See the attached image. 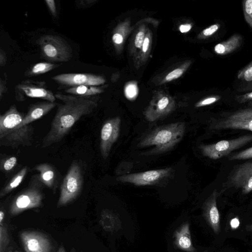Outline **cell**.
<instances>
[{
  "label": "cell",
  "instance_id": "obj_46",
  "mask_svg": "<svg viewBox=\"0 0 252 252\" xmlns=\"http://www.w3.org/2000/svg\"><path fill=\"white\" fill-rule=\"evenodd\" d=\"M57 252H66L63 245H61L58 249Z\"/></svg>",
  "mask_w": 252,
  "mask_h": 252
},
{
  "label": "cell",
  "instance_id": "obj_4",
  "mask_svg": "<svg viewBox=\"0 0 252 252\" xmlns=\"http://www.w3.org/2000/svg\"><path fill=\"white\" fill-rule=\"evenodd\" d=\"M84 173L83 164L73 161L60 186L58 207L66 205L79 197L83 188Z\"/></svg>",
  "mask_w": 252,
  "mask_h": 252
},
{
  "label": "cell",
  "instance_id": "obj_15",
  "mask_svg": "<svg viewBox=\"0 0 252 252\" xmlns=\"http://www.w3.org/2000/svg\"><path fill=\"white\" fill-rule=\"evenodd\" d=\"M219 195L217 190H214L204 202L202 209L203 215L206 221L216 234L220 231V214L217 200Z\"/></svg>",
  "mask_w": 252,
  "mask_h": 252
},
{
  "label": "cell",
  "instance_id": "obj_16",
  "mask_svg": "<svg viewBox=\"0 0 252 252\" xmlns=\"http://www.w3.org/2000/svg\"><path fill=\"white\" fill-rule=\"evenodd\" d=\"M25 115L19 112L15 105H11L0 116V139L15 129L22 122Z\"/></svg>",
  "mask_w": 252,
  "mask_h": 252
},
{
  "label": "cell",
  "instance_id": "obj_31",
  "mask_svg": "<svg viewBox=\"0 0 252 252\" xmlns=\"http://www.w3.org/2000/svg\"><path fill=\"white\" fill-rule=\"evenodd\" d=\"M220 25L216 23L204 29L202 32V35L204 37L210 36L216 32L220 29Z\"/></svg>",
  "mask_w": 252,
  "mask_h": 252
},
{
  "label": "cell",
  "instance_id": "obj_40",
  "mask_svg": "<svg viewBox=\"0 0 252 252\" xmlns=\"http://www.w3.org/2000/svg\"><path fill=\"white\" fill-rule=\"evenodd\" d=\"M6 80L0 79V98H2V95L6 91Z\"/></svg>",
  "mask_w": 252,
  "mask_h": 252
},
{
  "label": "cell",
  "instance_id": "obj_36",
  "mask_svg": "<svg viewBox=\"0 0 252 252\" xmlns=\"http://www.w3.org/2000/svg\"><path fill=\"white\" fill-rule=\"evenodd\" d=\"M45 2L51 14L56 17L57 16V11L55 1L54 0H46Z\"/></svg>",
  "mask_w": 252,
  "mask_h": 252
},
{
  "label": "cell",
  "instance_id": "obj_9",
  "mask_svg": "<svg viewBox=\"0 0 252 252\" xmlns=\"http://www.w3.org/2000/svg\"><path fill=\"white\" fill-rule=\"evenodd\" d=\"M172 172V168L168 167L125 174L118 177L116 180L122 183H128L137 186L156 185L167 180Z\"/></svg>",
  "mask_w": 252,
  "mask_h": 252
},
{
  "label": "cell",
  "instance_id": "obj_13",
  "mask_svg": "<svg viewBox=\"0 0 252 252\" xmlns=\"http://www.w3.org/2000/svg\"><path fill=\"white\" fill-rule=\"evenodd\" d=\"M20 237L26 252H52V245L44 234L33 231H24Z\"/></svg>",
  "mask_w": 252,
  "mask_h": 252
},
{
  "label": "cell",
  "instance_id": "obj_21",
  "mask_svg": "<svg viewBox=\"0 0 252 252\" xmlns=\"http://www.w3.org/2000/svg\"><path fill=\"white\" fill-rule=\"evenodd\" d=\"M99 223L104 230L109 232L117 231L121 225L119 216L108 209L103 210L101 212Z\"/></svg>",
  "mask_w": 252,
  "mask_h": 252
},
{
  "label": "cell",
  "instance_id": "obj_43",
  "mask_svg": "<svg viewBox=\"0 0 252 252\" xmlns=\"http://www.w3.org/2000/svg\"><path fill=\"white\" fill-rule=\"evenodd\" d=\"M149 44V39L148 37H146L144 39V42L143 44L142 49L144 52H146L148 49Z\"/></svg>",
  "mask_w": 252,
  "mask_h": 252
},
{
  "label": "cell",
  "instance_id": "obj_30",
  "mask_svg": "<svg viewBox=\"0 0 252 252\" xmlns=\"http://www.w3.org/2000/svg\"><path fill=\"white\" fill-rule=\"evenodd\" d=\"M221 98L220 95H214L207 97L200 101L198 102L196 104V107H202L213 104Z\"/></svg>",
  "mask_w": 252,
  "mask_h": 252
},
{
  "label": "cell",
  "instance_id": "obj_6",
  "mask_svg": "<svg viewBox=\"0 0 252 252\" xmlns=\"http://www.w3.org/2000/svg\"><path fill=\"white\" fill-rule=\"evenodd\" d=\"M252 141V134H247L237 138L222 140L216 143L199 146V149L206 157L218 159L229 155L233 151Z\"/></svg>",
  "mask_w": 252,
  "mask_h": 252
},
{
  "label": "cell",
  "instance_id": "obj_20",
  "mask_svg": "<svg viewBox=\"0 0 252 252\" xmlns=\"http://www.w3.org/2000/svg\"><path fill=\"white\" fill-rule=\"evenodd\" d=\"M242 42L241 35L234 34L226 40L216 44L214 47V51L216 54L222 56L230 54L237 49Z\"/></svg>",
  "mask_w": 252,
  "mask_h": 252
},
{
  "label": "cell",
  "instance_id": "obj_47",
  "mask_svg": "<svg viewBox=\"0 0 252 252\" xmlns=\"http://www.w3.org/2000/svg\"></svg>",
  "mask_w": 252,
  "mask_h": 252
},
{
  "label": "cell",
  "instance_id": "obj_17",
  "mask_svg": "<svg viewBox=\"0 0 252 252\" xmlns=\"http://www.w3.org/2000/svg\"><path fill=\"white\" fill-rule=\"evenodd\" d=\"M33 170L38 172L39 179L45 187L56 193L59 185V172L56 168L49 163H41L35 165Z\"/></svg>",
  "mask_w": 252,
  "mask_h": 252
},
{
  "label": "cell",
  "instance_id": "obj_23",
  "mask_svg": "<svg viewBox=\"0 0 252 252\" xmlns=\"http://www.w3.org/2000/svg\"><path fill=\"white\" fill-rule=\"evenodd\" d=\"M69 94L83 97H90L103 92L102 86L84 85L69 87L64 90Z\"/></svg>",
  "mask_w": 252,
  "mask_h": 252
},
{
  "label": "cell",
  "instance_id": "obj_12",
  "mask_svg": "<svg viewBox=\"0 0 252 252\" xmlns=\"http://www.w3.org/2000/svg\"><path fill=\"white\" fill-rule=\"evenodd\" d=\"M58 84L68 88L84 86H100L105 82L100 75L93 73H62L52 77Z\"/></svg>",
  "mask_w": 252,
  "mask_h": 252
},
{
  "label": "cell",
  "instance_id": "obj_32",
  "mask_svg": "<svg viewBox=\"0 0 252 252\" xmlns=\"http://www.w3.org/2000/svg\"><path fill=\"white\" fill-rule=\"evenodd\" d=\"M137 89L136 86L133 84H130L126 88V95L129 99L134 98L137 94Z\"/></svg>",
  "mask_w": 252,
  "mask_h": 252
},
{
  "label": "cell",
  "instance_id": "obj_14",
  "mask_svg": "<svg viewBox=\"0 0 252 252\" xmlns=\"http://www.w3.org/2000/svg\"><path fill=\"white\" fill-rule=\"evenodd\" d=\"M33 128L30 125H26L16 128L13 131L0 139L1 146L10 147L13 148L19 146H29L33 141Z\"/></svg>",
  "mask_w": 252,
  "mask_h": 252
},
{
  "label": "cell",
  "instance_id": "obj_3",
  "mask_svg": "<svg viewBox=\"0 0 252 252\" xmlns=\"http://www.w3.org/2000/svg\"><path fill=\"white\" fill-rule=\"evenodd\" d=\"M44 187L38 174L33 175L28 186L13 198L9 207L10 214L15 216L27 210L41 207L44 197Z\"/></svg>",
  "mask_w": 252,
  "mask_h": 252
},
{
  "label": "cell",
  "instance_id": "obj_5",
  "mask_svg": "<svg viewBox=\"0 0 252 252\" xmlns=\"http://www.w3.org/2000/svg\"><path fill=\"white\" fill-rule=\"evenodd\" d=\"M36 42L40 48L41 56L49 62H66L72 57L71 47L60 36L44 34Z\"/></svg>",
  "mask_w": 252,
  "mask_h": 252
},
{
  "label": "cell",
  "instance_id": "obj_25",
  "mask_svg": "<svg viewBox=\"0 0 252 252\" xmlns=\"http://www.w3.org/2000/svg\"><path fill=\"white\" fill-rule=\"evenodd\" d=\"M18 163V159L16 156H6L1 158L0 169L5 175L10 173L16 167Z\"/></svg>",
  "mask_w": 252,
  "mask_h": 252
},
{
  "label": "cell",
  "instance_id": "obj_29",
  "mask_svg": "<svg viewBox=\"0 0 252 252\" xmlns=\"http://www.w3.org/2000/svg\"><path fill=\"white\" fill-rule=\"evenodd\" d=\"M252 159V147L231 155L230 160H240Z\"/></svg>",
  "mask_w": 252,
  "mask_h": 252
},
{
  "label": "cell",
  "instance_id": "obj_26",
  "mask_svg": "<svg viewBox=\"0 0 252 252\" xmlns=\"http://www.w3.org/2000/svg\"><path fill=\"white\" fill-rule=\"evenodd\" d=\"M9 242V237L5 224L0 222V252H4Z\"/></svg>",
  "mask_w": 252,
  "mask_h": 252
},
{
  "label": "cell",
  "instance_id": "obj_39",
  "mask_svg": "<svg viewBox=\"0 0 252 252\" xmlns=\"http://www.w3.org/2000/svg\"><path fill=\"white\" fill-rule=\"evenodd\" d=\"M240 220L238 217H234L231 219L230 222V226L232 229H237L240 225Z\"/></svg>",
  "mask_w": 252,
  "mask_h": 252
},
{
  "label": "cell",
  "instance_id": "obj_44",
  "mask_svg": "<svg viewBox=\"0 0 252 252\" xmlns=\"http://www.w3.org/2000/svg\"><path fill=\"white\" fill-rule=\"evenodd\" d=\"M5 214L4 211L1 209L0 211V222H3L4 219Z\"/></svg>",
  "mask_w": 252,
  "mask_h": 252
},
{
  "label": "cell",
  "instance_id": "obj_28",
  "mask_svg": "<svg viewBox=\"0 0 252 252\" xmlns=\"http://www.w3.org/2000/svg\"><path fill=\"white\" fill-rule=\"evenodd\" d=\"M237 78L246 82L252 81V62L239 71Z\"/></svg>",
  "mask_w": 252,
  "mask_h": 252
},
{
  "label": "cell",
  "instance_id": "obj_38",
  "mask_svg": "<svg viewBox=\"0 0 252 252\" xmlns=\"http://www.w3.org/2000/svg\"><path fill=\"white\" fill-rule=\"evenodd\" d=\"M7 56L5 52L1 48L0 49V66H4L6 63Z\"/></svg>",
  "mask_w": 252,
  "mask_h": 252
},
{
  "label": "cell",
  "instance_id": "obj_24",
  "mask_svg": "<svg viewBox=\"0 0 252 252\" xmlns=\"http://www.w3.org/2000/svg\"><path fill=\"white\" fill-rule=\"evenodd\" d=\"M59 66H60V65L57 63L49 62L38 63L27 70L25 72V75L28 77L39 75L48 72Z\"/></svg>",
  "mask_w": 252,
  "mask_h": 252
},
{
  "label": "cell",
  "instance_id": "obj_1",
  "mask_svg": "<svg viewBox=\"0 0 252 252\" xmlns=\"http://www.w3.org/2000/svg\"><path fill=\"white\" fill-rule=\"evenodd\" d=\"M55 95L62 103H58L50 130L42 140V148L60 142L81 117L92 113L97 105L96 101L91 97L65 94L60 92L56 93Z\"/></svg>",
  "mask_w": 252,
  "mask_h": 252
},
{
  "label": "cell",
  "instance_id": "obj_18",
  "mask_svg": "<svg viewBox=\"0 0 252 252\" xmlns=\"http://www.w3.org/2000/svg\"><path fill=\"white\" fill-rule=\"evenodd\" d=\"M57 105L58 103L56 102L48 101H40L31 104L22 123L17 128L30 125L31 123L40 119Z\"/></svg>",
  "mask_w": 252,
  "mask_h": 252
},
{
  "label": "cell",
  "instance_id": "obj_19",
  "mask_svg": "<svg viewBox=\"0 0 252 252\" xmlns=\"http://www.w3.org/2000/svg\"><path fill=\"white\" fill-rule=\"evenodd\" d=\"M174 245L176 248L189 252H193V246L189 225L186 222L180 226L174 232Z\"/></svg>",
  "mask_w": 252,
  "mask_h": 252
},
{
  "label": "cell",
  "instance_id": "obj_2",
  "mask_svg": "<svg viewBox=\"0 0 252 252\" xmlns=\"http://www.w3.org/2000/svg\"><path fill=\"white\" fill-rule=\"evenodd\" d=\"M186 125L183 122L171 123L160 126L147 134L139 142L138 147H154L142 154L153 156L160 154L172 149L183 137Z\"/></svg>",
  "mask_w": 252,
  "mask_h": 252
},
{
  "label": "cell",
  "instance_id": "obj_7",
  "mask_svg": "<svg viewBox=\"0 0 252 252\" xmlns=\"http://www.w3.org/2000/svg\"><path fill=\"white\" fill-rule=\"evenodd\" d=\"M14 92L15 99L19 102L25 101L28 98H37L54 102L56 99L46 82L43 81L23 80L15 86Z\"/></svg>",
  "mask_w": 252,
  "mask_h": 252
},
{
  "label": "cell",
  "instance_id": "obj_33",
  "mask_svg": "<svg viewBox=\"0 0 252 252\" xmlns=\"http://www.w3.org/2000/svg\"><path fill=\"white\" fill-rule=\"evenodd\" d=\"M96 2L95 0H80L76 2V5L79 8L91 7Z\"/></svg>",
  "mask_w": 252,
  "mask_h": 252
},
{
  "label": "cell",
  "instance_id": "obj_27",
  "mask_svg": "<svg viewBox=\"0 0 252 252\" xmlns=\"http://www.w3.org/2000/svg\"><path fill=\"white\" fill-rule=\"evenodd\" d=\"M242 5L245 20L252 29V0H243Z\"/></svg>",
  "mask_w": 252,
  "mask_h": 252
},
{
  "label": "cell",
  "instance_id": "obj_45",
  "mask_svg": "<svg viewBox=\"0 0 252 252\" xmlns=\"http://www.w3.org/2000/svg\"><path fill=\"white\" fill-rule=\"evenodd\" d=\"M246 229L249 232H252V224H248L246 226Z\"/></svg>",
  "mask_w": 252,
  "mask_h": 252
},
{
  "label": "cell",
  "instance_id": "obj_42",
  "mask_svg": "<svg viewBox=\"0 0 252 252\" xmlns=\"http://www.w3.org/2000/svg\"><path fill=\"white\" fill-rule=\"evenodd\" d=\"M191 28V25L189 24L182 25L180 27V31L183 33L187 32L190 30Z\"/></svg>",
  "mask_w": 252,
  "mask_h": 252
},
{
  "label": "cell",
  "instance_id": "obj_22",
  "mask_svg": "<svg viewBox=\"0 0 252 252\" xmlns=\"http://www.w3.org/2000/svg\"><path fill=\"white\" fill-rule=\"evenodd\" d=\"M28 172L29 167L25 166L15 173L1 188L0 191V198H1L6 196L19 186L24 180Z\"/></svg>",
  "mask_w": 252,
  "mask_h": 252
},
{
  "label": "cell",
  "instance_id": "obj_48",
  "mask_svg": "<svg viewBox=\"0 0 252 252\" xmlns=\"http://www.w3.org/2000/svg\"></svg>",
  "mask_w": 252,
  "mask_h": 252
},
{
  "label": "cell",
  "instance_id": "obj_35",
  "mask_svg": "<svg viewBox=\"0 0 252 252\" xmlns=\"http://www.w3.org/2000/svg\"><path fill=\"white\" fill-rule=\"evenodd\" d=\"M236 100L240 103L252 101V92L237 96Z\"/></svg>",
  "mask_w": 252,
  "mask_h": 252
},
{
  "label": "cell",
  "instance_id": "obj_11",
  "mask_svg": "<svg viewBox=\"0 0 252 252\" xmlns=\"http://www.w3.org/2000/svg\"><path fill=\"white\" fill-rule=\"evenodd\" d=\"M121 122L119 117L112 118L106 120L101 127L100 151L104 159L108 158L112 146L119 137Z\"/></svg>",
  "mask_w": 252,
  "mask_h": 252
},
{
  "label": "cell",
  "instance_id": "obj_34",
  "mask_svg": "<svg viewBox=\"0 0 252 252\" xmlns=\"http://www.w3.org/2000/svg\"><path fill=\"white\" fill-rule=\"evenodd\" d=\"M183 71L182 69L177 68L172 71L170 72L166 76V80L167 81H171L173 79H176L182 75Z\"/></svg>",
  "mask_w": 252,
  "mask_h": 252
},
{
  "label": "cell",
  "instance_id": "obj_41",
  "mask_svg": "<svg viewBox=\"0 0 252 252\" xmlns=\"http://www.w3.org/2000/svg\"><path fill=\"white\" fill-rule=\"evenodd\" d=\"M112 40L115 43L119 44L123 42V37L121 34L116 33L113 35Z\"/></svg>",
  "mask_w": 252,
  "mask_h": 252
},
{
  "label": "cell",
  "instance_id": "obj_8",
  "mask_svg": "<svg viewBox=\"0 0 252 252\" xmlns=\"http://www.w3.org/2000/svg\"><path fill=\"white\" fill-rule=\"evenodd\" d=\"M212 130L239 129L252 132V108L236 111L212 122Z\"/></svg>",
  "mask_w": 252,
  "mask_h": 252
},
{
  "label": "cell",
  "instance_id": "obj_37",
  "mask_svg": "<svg viewBox=\"0 0 252 252\" xmlns=\"http://www.w3.org/2000/svg\"><path fill=\"white\" fill-rule=\"evenodd\" d=\"M144 33L142 32H139L136 35L135 39V45L136 47L140 48L144 42Z\"/></svg>",
  "mask_w": 252,
  "mask_h": 252
},
{
  "label": "cell",
  "instance_id": "obj_10",
  "mask_svg": "<svg viewBox=\"0 0 252 252\" xmlns=\"http://www.w3.org/2000/svg\"><path fill=\"white\" fill-rule=\"evenodd\" d=\"M224 188L240 189L243 194L252 191V161L239 164L229 174L224 184Z\"/></svg>",
  "mask_w": 252,
  "mask_h": 252
}]
</instances>
